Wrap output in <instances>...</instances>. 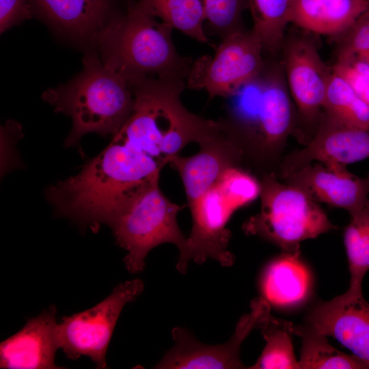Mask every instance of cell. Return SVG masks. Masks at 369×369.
<instances>
[{
  "mask_svg": "<svg viewBox=\"0 0 369 369\" xmlns=\"http://www.w3.org/2000/svg\"><path fill=\"white\" fill-rule=\"evenodd\" d=\"M225 99L224 114L217 122L241 151L243 165L260 176L277 174L298 122L282 66L266 62L257 78Z\"/></svg>",
  "mask_w": 369,
  "mask_h": 369,
  "instance_id": "6da1fadb",
  "label": "cell"
},
{
  "mask_svg": "<svg viewBox=\"0 0 369 369\" xmlns=\"http://www.w3.org/2000/svg\"><path fill=\"white\" fill-rule=\"evenodd\" d=\"M31 0H0L1 33L31 17Z\"/></svg>",
  "mask_w": 369,
  "mask_h": 369,
  "instance_id": "f1b7e54d",
  "label": "cell"
},
{
  "mask_svg": "<svg viewBox=\"0 0 369 369\" xmlns=\"http://www.w3.org/2000/svg\"><path fill=\"white\" fill-rule=\"evenodd\" d=\"M135 3L174 29L199 42L209 44L204 30L203 0H138Z\"/></svg>",
  "mask_w": 369,
  "mask_h": 369,
  "instance_id": "ffe728a7",
  "label": "cell"
},
{
  "mask_svg": "<svg viewBox=\"0 0 369 369\" xmlns=\"http://www.w3.org/2000/svg\"><path fill=\"white\" fill-rule=\"evenodd\" d=\"M62 32L77 39H94L107 24L109 0H31Z\"/></svg>",
  "mask_w": 369,
  "mask_h": 369,
  "instance_id": "ac0fdd59",
  "label": "cell"
},
{
  "mask_svg": "<svg viewBox=\"0 0 369 369\" xmlns=\"http://www.w3.org/2000/svg\"><path fill=\"white\" fill-rule=\"evenodd\" d=\"M304 325L333 337L369 367V303L362 290L348 288L331 301L318 303Z\"/></svg>",
  "mask_w": 369,
  "mask_h": 369,
  "instance_id": "4fadbf2b",
  "label": "cell"
},
{
  "mask_svg": "<svg viewBox=\"0 0 369 369\" xmlns=\"http://www.w3.org/2000/svg\"><path fill=\"white\" fill-rule=\"evenodd\" d=\"M132 87L133 109L117 133L164 166L187 144H200L218 128L217 121L195 115L183 105L186 80L150 78Z\"/></svg>",
  "mask_w": 369,
  "mask_h": 369,
  "instance_id": "3957f363",
  "label": "cell"
},
{
  "mask_svg": "<svg viewBox=\"0 0 369 369\" xmlns=\"http://www.w3.org/2000/svg\"><path fill=\"white\" fill-rule=\"evenodd\" d=\"M173 29L133 3L125 14L107 22L94 40L102 64L131 86L150 78L187 81L193 60L177 51Z\"/></svg>",
  "mask_w": 369,
  "mask_h": 369,
  "instance_id": "7a4b0ae2",
  "label": "cell"
},
{
  "mask_svg": "<svg viewBox=\"0 0 369 369\" xmlns=\"http://www.w3.org/2000/svg\"><path fill=\"white\" fill-rule=\"evenodd\" d=\"M292 324L271 315L260 325L266 345L256 363L250 368H299L290 338Z\"/></svg>",
  "mask_w": 369,
  "mask_h": 369,
  "instance_id": "d4e9b609",
  "label": "cell"
},
{
  "mask_svg": "<svg viewBox=\"0 0 369 369\" xmlns=\"http://www.w3.org/2000/svg\"><path fill=\"white\" fill-rule=\"evenodd\" d=\"M323 111L349 126L369 131L367 105L351 85L333 69L326 91Z\"/></svg>",
  "mask_w": 369,
  "mask_h": 369,
  "instance_id": "603a6c76",
  "label": "cell"
},
{
  "mask_svg": "<svg viewBox=\"0 0 369 369\" xmlns=\"http://www.w3.org/2000/svg\"><path fill=\"white\" fill-rule=\"evenodd\" d=\"M369 158V131L344 124L323 111L315 133L305 146L285 155L277 169L280 178L308 164L354 163Z\"/></svg>",
  "mask_w": 369,
  "mask_h": 369,
  "instance_id": "7c38bea8",
  "label": "cell"
},
{
  "mask_svg": "<svg viewBox=\"0 0 369 369\" xmlns=\"http://www.w3.org/2000/svg\"><path fill=\"white\" fill-rule=\"evenodd\" d=\"M83 63V70L74 79L42 95L56 112L72 119L66 147L79 146L81 137L89 133L113 137L133 109V89L126 80L107 68L92 51L85 53Z\"/></svg>",
  "mask_w": 369,
  "mask_h": 369,
  "instance_id": "277c9868",
  "label": "cell"
},
{
  "mask_svg": "<svg viewBox=\"0 0 369 369\" xmlns=\"http://www.w3.org/2000/svg\"><path fill=\"white\" fill-rule=\"evenodd\" d=\"M55 309L29 319L17 333L1 342L0 367L7 369L61 368L55 364L59 348Z\"/></svg>",
  "mask_w": 369,
  "mask_h": 369,
  "instance_id": "2e32d148",
  "label": "cell"
},
{
  "mask_svg": "<svg viewBox=\"0 0 369 369\" xmlns=\"http://www.w3.org/2000/svg\"><path fill=\"white\" fill-rule=\"evenodd\" d=\"M292 0H248L253 20L251 29L262 44L264 53L274 55L284 42L286 26L290 23Z\"/></svg>",
  "mask_w": 369,
  "mask_h": 369,
  "instance_id": "44dd1931",
  "label": "cell"
},
{
  "mask_svg": "<svg viewBox=\"0 0 369 369\" xmlns=\"http://www.w3.org/2000/svg\"><path fill=\"white\" fill-rule=\"evenodd\" d=\"M369 9V0H292L290 23L314 33L342 36Z\"/></svg>",
  "mask_w": 369,
  "mask_h": 369,
  "instance_id": "e0dca14e",
  "label": "cell"
},
{
  "mask_svg": "<svg viewBox=\"0 0 369 369\" xmlns=\"http://www.w3.org/2000/svg\"><path fill=\"white\" fill-rule=\"evenodd\" d=\"M282 49L286 82L297 109V125L301 124L297 136L305 145L322 115L332 68L324 64L314 44L304 37L292 38Z\"/></svg>",
  "mask_w": 369,
  "mask_h": 369,
  "instance_id": "30bf717a",
  "label": "cell"
},
{
  "mask_svg": "<svg viewBox=\"0 0 369 369\" xmlns=\"http://www.w3.org/2000/svg\"><path fill=\"white\" fill-rule=\"evenodd\" d=\"M260 191L258 178L243 167H232L188 206L192 228L179 249L176 269L185 273L189 261L202 264L208 258L217 260L223 266H232L234 258L228 250L232 234L226 225L234 212L254 201Z\"/></svg>",
  "mask_w": 369,
  "mask_h": 369,
  "instance_id": "5b68a950",
  "label": "cell"
},
{
  "mask_svg": "<svg viewBox=\"0 0 369 369\" xmlns=\"http://www.w3.org/2000/svg\"><path fill=\"white\" fill-rule=\"evenodd\" d=\"M144 286L139 279L126 281L92 308L63 317L57 325L59 348L71 359L87 356L98 368H105L106 353L119 316Z\"/></svg>",
  "mask_w": 369,
  "mask_h": 369,
  "instance_id": "9c48e42d",
  "label": "cell"
},
{
  "mask_svg": "<svg viewBox=\"0 0 369 369\" xmlns=\"http://www.w3.org/2000/svg\"><path fill=\"white\" fill-rule=\"evenodd\" d=\"M204 30L221 40L236 31L245 30L243 15L248 0H203Z\"/></svg>",
  "mask_w": 369,
  "mask_h": 369,
  "instance_id": "484cf974",
  "label": "cell"
},
{
  "mask_svg": "<svg viewBox=\"0 0 369 369\" xmlns=\"http://www.w3.org/2000/svg\"><path fill=\"white\" fill-rule=\"evenodd\" d=\"M159 180L150 182L133 193L108 225L117 244L127 251L124 262L131 273L144 269L145 259L154 247L172 243L180 249L187 240L177 222L182 206L162 193Z\"/></svg>",
  "mask_w": 369,
  "mask_h": 369,
  "instance_id": "52a82bcc",
  "label": "cell"
},
{
  "mask_svg": "<svg viewBox=\"0 0 369 369\" xmlns=\"http://www.w3.org/2000/svg\"><path fill=\"white\" fill-rule=\"evenodd\" d=\"M281 179L302 189L316 201L343 208L349 214L369 201V173L359 177L338 163L314 162Z\"/></svg>",
  "mask_w": 369,
  "mask_h": 369,
  "instance_id": "5bb4252c",
  "label": "cell"
},
{
  "mask_svg": "<svg viewBox=\"0 0 369 369\" xmlns=\"http://www.w3.org/2000/svg\"><path fill=\"white\" fill-rule=\"evenodd\" d=\"M199 145L200 149L195 154L187 157L177 154L170 158L168 163L181 178L188 206L205 193L228 169L243 167L241 151L219 125L213 134Z\"/></svg>",
  "mask_w": 369,
  "mask_h": 369,
  "instance_id": "9a60e30c",
  "label": "cell"
},
{
  "mask_svg": "<svg viewBox=\"0 0 369 369\" xmlns=\"http://www.w3.org/2000/svg\"><path fill=\"white\" fill-rule=\"evenodd\" d=\"M285 253L268 264L261 278L263 297L277 306H290L303 301L311 287V277L305 266Z\"/></svg>",
  "mask_w": 369,
  "mask_h": 369,
  "instance_id": "d6986e66",
  "label": "cell"
},
{
  "mask_svg": "<svg viewBox=\"0 0 369 369\" xmlns=\"http://www.w3.org/2000/svg\"><path fill=\"white\" fill-rule=\"evenodd\" d=\"M270 303L260 297L251 303V312L239 320L234 333L229 340L218 345L199 342L187 329H172L174 345L155 368H243L240 347L245 338L254 328H259L271 315Z\"/></svg>",
  "mask_w": 369,
  "mask_h": 369,
  "instance_id": "8fae6325",
  "label": "cell"
},
{
  "mask_svg": "<svg viewBox=\"0 0 369 369\" xmlns=\"http://www.w3.org/2000/svg\"><path fill=\"white\" fill-rule=\"evenodd\" d=\"M349 215L351 220L344 232L350 273L348 288L361 290L363 279L369 270V201Z\"/></svg>",
  "mask_w": 369,
  "mask_h": 369,
  "instance_id": "cb8c5ba5",
  "label": "cell"
},
{
  "mask_svg": "<svg viewBox=\"0 0 369 369\" xmlns=\"http://www.w3.org/2000/svg\"><path fill=\"white\" fill-rule=\"evenodd\" d=\"M331 68L351 85L369 109V64L354 58H337Z\"/></svg>",
  "mask_w": 369,
  "mask_h": 369,
  "instance_id": "83f0119b",
  "label": "cell"
},
{
  "mask_svg": "<svg viewBox=\"0 0 369 369\" xmlns=\"http://www.w3.org/2000/svg\"><path fill=\"white\" fill-rule=\"evenodd\" d=\"M292 333L302 338L299 368H369L361 359L353 355L340 352L331 346L326 336L317 333L305 325H292Z\"/></svg>",
  "mask_w": 369,
  "mask_h": 369,
  "instance_id": "7402d4cb",
  "label": "cell"
},
{
  "mask_svg": "<svg viewBox=\"0 0 369 369\" xmlns=\"http://www.w3.org/2000/svg\"><path fill=\"white\" fill-rule=\"evenodd\" d=\"M221 41L213 56L204 55L193 61L187 88L225 98L261 74L264 53L252 29L236 31Z\"/></svg>",
  "mask_w": 369,
  "mask_h": 369,
  "instance_id": "ba28073f",
  "label": "cell"
},
{
  "mask_svg": "<svg viewBox=\"0 0 369 369\" xmlns=\"http://www.w3.org/2000/svg\"><path fill=\"white\" fill-rule=\"evenodd\" d=\"M341 36L338 57L354 58L369 64V9Z\"/></svg>",
  "mask_w": 369,
  "mask_h": 369,
  "instance_id": "4316f807",
  "label": "cell"
},
{
  "mask_svg": "<svg viewBox=\"0 0 369 369\" xmlns=\"http://www.w3.org/2000/svg\"><path fill=\"white\" fill-rule=\"evenodd\" d=\"M259 181L260 210L243 224L245 234L299 257L301 241L336 228L317 201L302 189L281 182L276 173L262 175Z\"/></svg>",
  "mask_w": 369,
  "mask_h": 369,
  "instance_id": "8992f818",
  "label": "cell"
}]
</instances>
